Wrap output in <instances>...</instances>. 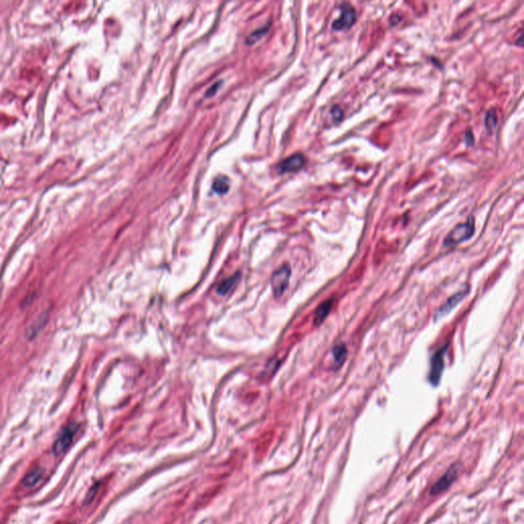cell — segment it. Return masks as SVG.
Instances as JSON below:
<instances>
[{
    "label": "cell",
    "instance_id": "cell-1",
    "mask_svg": "<svg viewBox=\"0 0 524 524\" xmlns=\"http://www.w3.org/2000/svg\"><path fill=\"white\" fill-rule=\"evenodd\" d=\"M474 232H475L474 218L470 216V218H469L466 222L458 224L452 229L450 234L447 235L446 238L444 239V246L453 247L464 241H467V240H469L474 235Z\"/></svg>",
    "mask_w": 524,
    "mask_h": 524
},
{
    "label": "cell",
    "instance_id": "cell-14",
    "mask_svg": "<svg viewBox=\"0 0 524 524\" xmlns=\"http://www.w3.org/2000/svg\"><path fill=\"white\" fill-rule=\"evenodd\" d=\"M269 27H270V25L267 24L266 26H263V27L258 29V30H255L253 33H251V35H249V37L246 40L248 44H253V43L257 42L259 39H261L262 37H263L266 34V33L268 32Z\"/></svg>",
    "mask_w": 524,
    "mask_h": 524
},
{
    "label": "cell",
    "instance_id": "cell-10",
    "mask_svg": "<svg viewBox=\"0 0 524 524\" xmlns=\"http://www.w3.org/2000/svg\"><path fill=\"white\" fill-rule=\"evenodd\" d=\"M333 304H334V299H330V300L323 302L320 306L316 308L315 313H314V320H313L314 325L319 326L327 319V316L329 315V313L331 312L333 308Z\"/></svg>",
    "mask_w": 524,
    "mask_h": 524
},
{
    "label": "cell",
    "instance_id": "cell-4",
    "mask_svg": "<svg viewBox=\"0 0 524 524\" xmlns=\"http://www.w3.org/2000/svg\"><path fill=\"white\" fill-rule=\"evenodd\" d=\"M339 19L333 22L332 29L335 31H345L350 29L356 22V10L350 3H343L340 7Z\"/></svg>",
    "mask_w": 524,
    "mask_h": 524
},
{
    "label": "cell",
    "instance_id": "cell-3",
    "mask_svg": "<svg viewBox=\"0 0 524 524\" xmlns=\"http://www.w3.org/2000/svg\"><path fill=\"white\" fill-rule=\"evenodd\" d=\"M291 278V267L288 264L282 265L277 269L271 277V288L274 295L279 298L285 293L286 289L289 286V282Z\"/></svg>",
    "mask_w": 524,
    "mask_h": 524
},
{
    "label": "cell",
    "instance_id": "cell-15",
    "mask_svg": "<svg viewBox=\"0 0 524 524\" xmlns=\"http://www.w3.org/2000/svg\"><path fill=\"white\" fill-rule=\"evenodd\" d=\"M498 124V117L494 109H490L485 117V127L488 130H493Z\"/></svg>",
    "mask_w": 524,
    "mask_h": 524
},
{
    "label": "cell",
    "instance_id": "cell-6",
    "mask_svg": "<svg viewBox=\"0 0 524 524\" xmlns=\"http://www.w3.org/2000/svg\"><path fill=\"white\" fill-rule=\"evenodd\" d=\"M458 470H460V464L458 463L454 464L449 470H447V472L438 480V481L431 487L430 495L431 496L439 495L443 493L445 489L449 488L452 485V483L457 479L458 475Z\"/></svg>",
    "mask_w": 524,
    "mask_h": 524
},
{
    "label": "cell",
    "instance_id": "cell-7",
    "mask_svg": "<svg viewBox=\"0 0 524 524\" xmlns=\"http://www.w3.org/2000/svg\"><path fill=\"white\" fill-rule=\"evenodd\" d=\"M468 292H469V288L467 286H465L464 289H462L458 292H457L456 294H454L453 296L447 299L445 301V303L442 305V306H440V308L435 312L434 320L437 321V320L441 319L442 316H445V315L449 314L457 306L458 303L463 301V299L466 297V295L468 294Z\"/></svg>",
    "mask_w": 524,
    "mask_h": 524
},
{
    "label": "cell",
    "instance_id": "cell-8",
    "mask_svg": "<svg viewBox=\"0 0 524 524\" xmlns=\"http://www.w3.org/2000/svg\"><path fill=\"white\" fill-rule=\"evenodd\" d=\"M305 163V158L301 154H295L284 161H282L279 166L278 171L280 173H290L295 172L301 169Z\"/></svg>",
    "mask_w": 524,
    "mask_h": 524
},
{
    "label": "cell",
    "instance_id": "cell-13",
    "mask_svg": "<svg viewBox=\"0 0 524 524\" xmlns=\"http://www.w3.org/2000/svg\"><path fill=\"white\" fill-rule=\"evenodd\" d=\"M229 185H231V182H229L228 177L224 175H219L215 177L212 188L218 194H225L229 189Z\"/></svg>",
    "mask_w": 524,
    "mask_h": 524
},
{
    "label": "cell",
    "instance_id": "cell-11",
    "mask_svg": "<svg viewBox=\"0 0 524 524\" xmlns=\"http://www.w3.org/2000/svg\"><path fill=\"white\" fill-rule=\"evenodd\" d=\"M348 350L347 347L344 343H339L332 349V356L334 359V364L337 366V368H341L342 365L345 363L347 358Z\"/></svg>",
    "mask_w": 524,
    "mask_h": 524
},
{
    "label": "cell",
    "instance_id": "cell-9",
    "mask_svg": "<svg viewBox=\"0 0 524 524\" xmlns=\"http://www.w3.org/2000/svg\"><path fill=\"white\" fill-rule=\"evenodd\" d=\"M240 279H241V275H240V272H237L234 276L222 281L219 284V286L217 287V293L221 295V296H225V295L229 294L236 288Z\"/></svg>",
    "mask_w": 524,
    "mask_h": 524
},
{
    "label": "cell",
    "instance_id": "cell-2",
    "mask_svg": "<svg viewBox=\"0 0 524 524\" xmlns=\"http://www.w3.org/2000/svg\"><path fill=\"white\" fill-rule=\"evenodd\" d=\"M78 429L79 425L76 423H71L67 426H65L61 431L59 437L52 445V452L54 455L61 456L68 451L69 447L72 445L73 439Z\"/></svg>",
    "mask_w": 524,
    "mask_h": 524
},
{
    "label": "cell",
    "instance_id": "cell-18",
    "mask_svg": "<svg viewBox=\"0 0 524 524\" xmlns=\"http://www.w3.org/2000/svg\"><path fill=\"white\" fill-rule=\"evenodd\" d=\"M97 489H98V485H97V484H95V485H93V486L91 487V489L89 490L88 495L86 496V499H85V500H86V503H89V502L92 501V499H93L94 496L96 495Z\"/></svg>",
    "mask_w": 524,
    "mask_h": 524
},
{
    "label": "cell",
    "instance_id": "cell-12",
    "mask_svg": "<svg viewBox=\"0 0 524 524\" xmlns=\"http://www.w3.org/2000/svg\"><path fill=\"white\" fill-rule=\"evenodd\" d=\"M43 475H44V470L41 468H35L33 469L32 471H30L24 478L23 480V483L28 486V487H32L34 486L35 484H37L41 478L43 477Z\"/></svg>",
    "mask_w": 524,
    "mask_h": 524
},
{
    "label": "cell",
    "instance_id": "cell-17",
    "mask_svg": "<svg viewBox=\"0 0 524 524\" xmlns=\"http://www.w3.org/2000/svg\"><path fill=\"white\" fill-rule=\"evenodd\" d=\"M221 85H222V80L217 81L215 84H213V85L210 87V88H209L208 90H207L206 95H207V96H212V95H214V94L216 93V91L218 90V88H219V87H220Z\"/></svg>",
    "mask_w": 524,
    "mask_h": 524
},
{
    "label": "cell",
    "instance_id": "cell-16",
    "mask_svg": "<svg viewBox=\"0 0 524 524\" xmlns=\"http://www.w3.org/2000/svg\"><path fill=\"white\" fill-rule=\"evenodd\" d=\"M331 115H332V118H333L334 123H339V122H341L342 120H343V117H344V114H343L342 109H341L339 106H334V107L332 108V110H331Z\"/></svg>",
    "mask_w": 524,
    "mask_h": 524
},
{
    "label": "cell",
    "instance_id": "cell-19",
    "mask_svg": "<svg viewBox=\"0 0 524 524\" xmlns=\"http://www.w3.org/2000/svg\"><path fill=\"white\" fill-rule=\"evenodd\" d=\"M473 139H474V137H473V134H472V132H471V131H470V130H469V131H468V132L466 133V144H467V145H469V146H471V145H473V143H474V140H473Z\"/></svg>",
    "mask_w": 524,
    "mask_h": 524
},
{
    "label": "cell",
    "instance_id": "cell-5",
    "mask_svg": "<svg viewBox=\"0 0 524 524\" xmlns=\"http://www.w3.org/2000/svg\"><path fill=\"white\" fill-rule=\"evenodd\" d=\"M446 347H441V349L436 352L431 359V367H430V374H429V381L433 386H437L440 383L442 372L444 370V357L446 352Z\"/></svg>",
    "mask_w": 524,
    "mask_h": 524
}]
</instances>
